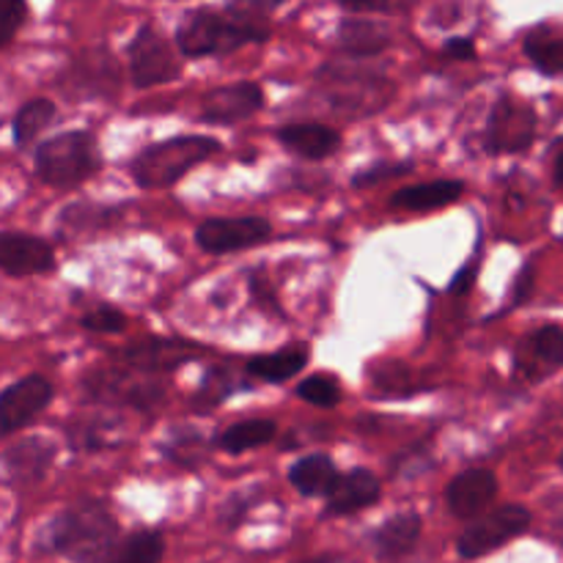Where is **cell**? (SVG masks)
Masks as SVG:
<instances>
[{"instance_id":"cell-1","label":"cell","mask_w":563,"mask_h":563,"mask_svg":"<svg viewBox=\"0 0 563 563\" xmlns=\"http://www.w3.org/2000/svg\"><path fill=\"white\" fill-rule=\"evenodd\" d=\"M275 9V3H229L223 9L201 5L187 11L176 27V49L185 58H209L234 53L242 44H264L269 38L267 14Z\"/></svg>"},{"instance_id":"cell-2","label":"cell","mask_w":563,"mask_h":563,"mask_svg":"<svg viewBox=\"0 0 563 563\" xmlns=\"http://www.w3.org/2000/svg\"><path fill=\"white\" fill-rule=\"evenodd\" d=\"M119 522L99 500H82L58 511L36 539L42 553L64 555L75 563H102L113 553Z\"/></svg>"},{"instance_id":"cell-3","label":"cell","mask_w":563,"mask_h":563,"mask_svg":"<svg viewBox=\"0 0 563 563\" xmlns=\"http://www.w3.org/2000/svg\"><path fill=\"white\" fill-rule=\"evenodd\" d=\"M218 152L220 141L209 135L168 137V141L141 148L130 163V174L135 185L143 187V190H159V187L176 185L187 170L207 163Z\"/></svg>"},{"instance_id":"cell-4","label":"cell","mask_w":563,"mask_h":563,"mask_svg":"<svg viewBox=\"0 0 563 563\" xmlns=\"http://www.w3.org/2000/svg\"><path fill=\"white\" fill-rule=\"evenodd\" d=\"M99 165H102V157H99V143L91 130H71L47 137L33 157L36 176L44 185L53 187L82 185L97 174Z\"/></svg>"},{"instance_id":"cell-5","label":"cell","mask_w":563,"mask_h":563,"mask_svg":"<svg viewBox=\"0 0 563 563\" xmlns=\"http://www.w3.org/2000/svg\"><path fill=\"white\" fill-rule=\"evenodd\" d=\"M317 86L319 93L346 115L379 113V108H385L394 97V86L385 77L339 69L335 64H324L317 71Z\"/></svg>"},{"instance_id":"cell-6","label":"cell","mask_w":563,"mask_h":563,"mask_svg":"<svg viewBox=\"0 0 563 563\" xmlns=\"http://www.w3.org/2000/svg\"><path fill=\"white\" fill-rule=\"evenodd\" d=\"M82 388H86V399L97 405L132 407V410H152L163 401L165 394V385L159 379L137 368H97L88 374Z\"/></svg>"},{"instance_id":"cell-7","label":"cell","mask_w":563,"mask_h":563,"mask_svg":"<svg viewBox=\"0 0 563 563\" xmlns=\"http://www.w3.org/2000/svg\"><path fill=\"white\" fill-rule=\"evenodd\" d=\"M537 141V113L531 104L517 102L509 93H500L493 104L484 124V152L498 157V154H520L528 152Z\"/></svg>"},{"instance_id":"cell-8","label":"cell","mask_w":563,"mask_h":563,"mask_svg":"<svg viewBox=\"0 0 563 563\" xmlns=\"http://www.w3.org/2000/svg\"><path fill=\"white\" fill-rule=\"evenodd\" d=\"M126 53H130V77L135 88L165 86L181 75V60L174 44L152 22H143L137 27Z\"/></svg>"},{"instance_id":"cell-9","label":"cell","mask_w":563,"mask_h":563,"mask_svg":"<svg viewBox=\"0 0 563 563\" xmlns=\"http://www.w3.org/2000/svg\"><path fill=\"white\" fill-rule=\"evenodd\" d=\"M531 520L533 517L526 506H500V509L478 517L471 528H465L462 537L456 539V550H460L462 559H482V555L495 553V550L504 548L506 542H511V539H517L520 533H526L528 528H531Z\"/></svg>"},{"instance_id":"cell-10","label":"cell","mask_w":563,"mask_h":563,"mask_svg":"<svg viewBox=\"0 0 563 563\" xmlns=\"http://www.w3.org/2000/svg\"><path fill=\"white\" fill-rule=\"evenodd\" d=\"M273 236L267 218H209L196 229V242L207 253H236Z\"/></svg>"},{"instance_id":"cell-11","label":"cell","mask_w":563,"mask_h":563,"mask_svg":"<svg viewBox=\"0 0 563 563\" xmlns=\"http://www.w3.org/2000/svg\"><path fill=\"white\" fill-rule=\"evenodd\" d=\"M563 366V328L542 324L517 344L515 374L526 383H542Z\"/></svg>"},{"instance_id":"cell-12","label":"cell","mask_w":563,"mask_h":563,"mask_svg":"<svg viewBox=\"0 0 563 563\" xmlns=\"http://www.w3.org/2000/svg\"><path fill=\"white\" fill-rule=\"evenodd\" d=\"M53 401V383L44 374H27L0 396V432L11 438L33 421Z\"/></svg>"},{"instance_id":"cell-13","label":"cell","mask_w":563,"mask_h":563,"mask_svg":"<svg viewBox=\"0 0 563 563\" xmlns=\"http://www.w3.org/2000/svg\"><path fill=\"white\" fill-rule=\"evenodd\" d=\"M264 108V91L256 82H229V86L209 88L198 104V119L203 124H236L251 119Z\"/></svg>"},{"instance_id":"cell-14","label":"cell","mask_w":563,"mask_h":563,"mask_svg":"<svg viewBox=\"0 0 563 563\" xmlns=\"http://www.w3.org/2000/svg\"><path fill=\"white\" fill-rule=\"evenodd\" d=\"M0 269L11 278L53 273L55 251L42 236L25 234V231H3L0 234Z\"/></svg>"},{"instance_id":"cell-15","label":"cell","mask_w":563,"mask_h":563,"mask_svg":"<svg viewBox=\"0 0 563 563\" xmlns=\"http://www.w3.org/2000/svg\"><path fill=\"white\" fill-rule=\"evenodd\" d=\"M198 355H201V346L181 339H141L121 352V357H124V363H130V368L152 374V377L154 374L174 372V368L196 361Z\"/></svg>"},{"instance_id":"cell-16","label":"cell","mask_w":563,"mask_h":563,"mask_svg":"<svg viewBox=\"0 0 563 563\" xmlns=\"http://www.w3.org/2000/svg\"><path fill=\"white\" fill-rule=\"evenodd\" d=\"M495 498H498V478H495L493 471H484V467L460 473L445 489L451 515L460 517V520L484 517V511H487V506H493Z\"/></svg>"},{"instance_id":"cell-17","label":"cell","mask_w":563,"mask_h":563,"mask_svg":"<svg viewBox=\"0 0 563 563\" xmlns=\"http://www.w3.org/2000/svg\"><path fill=\"white\" fill-rule=\"evenodd\" d=\"M113 88H119V69H115V58L104 47L88 49L69 66L66 91L71 97H110Z\"/></svg>"},{"instance_id":"cell-18","label":"cell","mask_w":563,"mask_h":563,"mask_svg":"<svg viewBox=\"0 0 563 563\" xmlns=\"http://www.w3.org/2000/svg\"><path fill=\"white\" fill-rule=\"evenodd\" d=\"M55 445L47 438H25L3 451V473L9 484H38L53 467Z\"/></svg>"},{"instance_id":"cell-19","label":"cell","mask_w":563,"mask_h":563,"mask_svg":"<svg viewBox=\"0 0 563 563\" xmlns=\"http://www.w3.org/2000/svg\"><path fill=\"white\" fill-rule=\"evenodd\" d=\"M383 495V484L366 467H352V471L341 473L339 482L333 484V489L324 498V511L333 517L352 515V511H361L374 506Z\"/></svg>"},{"instance_id":"cell-20","label":"cell","mask_w":563,"mask_h":563,"mask_svg":"<svg viewBox=\"0 0 563 563\" xmlns=\"http://www.w3.org/2000/svg\"><path fill=\"white\" fill-rule=\"evenodd\" d=\"M394 33L385 22L372 20V16H344L335 31V49L350 58H372L379 55L383 49L390 47Z\"/></svg>"},{"instance_id":"cell-21","label":"cell","mask_w":563,"mask_h":563,"mask_svg":"<svg viewBox=\"0 0 563 563\" xmlns=\"http://www.w3.org/2000/svg\"><path fill=\"white\" fill-rule=\"evenodd\" d=\"M278 143L302 159H328L341 148V132L319 121H297L275 132Z\"/></svg>"},{"instance_id":"cell-22","label":"cell","mask_w":563,"mask_h":563,"mask_svg":"<svg viewBox=\"0 0 563 563\" xmlns=\"http://www.w3.org/2000/svg\"><path fill=\"white\" fill-rule=\"evenodd\" d=\"M465 192V185L460 179H440V181H423V185L401 187L390 196V207L401 209V212H432V209L451 207Z\"/></svg>"},{"instance_id":"cell-23","label":"cell","mask_w":563,"mask_h":563,"mask_svg":"<svg viewBox=\"0 0 563 563\" xmlns=\"http://www.w3.org/2000/svg\"><path fill=\"white\" fill-rule=\"evenodd\" d=\"M418 539H421V517H418L416 511H401V515L388 517V520L374 531L372 548L383 561H396L405 559L407 553H412Z\"/></svg>"},{"instance_id":"cell-24","label":"cell","mask_w":563,"mask_h":563,"mask_svg":"<svg viewBox=\"0 0 563 563\" xmlns=\"http://www.w3.org/2000/svg\"><path fill=\"white\" fill-rule=\"evenodd\" d=\"M311 361V352L306 344H289L284 350L273 352V355H256L245 363L247 377H256L262 383H286L295 374H300L302 368Z\"/></svg>"},{"instance_id":"cell-25","label":"cell","mask_w":563,"mask_h":563,"mask_svg":"<svg viewBox=\"0 0 563 563\" xmlns=\"http://www.w3.org/2000/svg\"><path fill=\"white\" fill-rule=\"evenodd\" d=\"M339 476V467L328 454H308L289 467V484L308 498H319V495L328 498Z\"/></svg>"},{"instance_id":"cell-26","label":"cell","mask_w":563,"mask_h":563,"mask_svg":"<svg viewBox=\"0 0 563 563\" xmlns=\"http://www.w3.org/2000/svg\"><path fill=\"white\" fill-rule=\"evenodd\" d=\"M522 49L542 75H563V27L542 22L528 31Z\"/></svg>"},{"instance_id":"cell-27","label":"cell","mask_w":563,"mask_h":563,"mask_svg":"<svg viewBox=\"0 0 563 563\" xmlns=\"http://www.w3.org/2000/svg\"><path fill=\"white\" fill-rule=\"evenodd\" d=\"M275 434H278V423L275 421H269V418H247V421H240L225 429V432H220L214 445L223 449L225 454H245V451L273 443Z\"/></svg>"},{"instance_id":"cell-28","label":"cell","mask_w":563,"mask_h":563,"mask_svg":"<svg viewBox=\"0 0 563 563\" xmlns=\"http://www.w3.org/2000/svg\"><path fill=\"white\" fill-rule=\"evenodd\" d=\"M55 121V104L49 99H31L16 110L14 121H11V135H14V146L25 148L47 130Z\"/></svg>"},{"instance_id":"cell-29","label":"cell","mask_w":563,"mask_h":563,"mask_svg":"<svg viewBox=\"0 0 563 563\" xmlns=\"http://www.w3.org/2000/svg\"><path fill=\"white\" fill-rule=\"evenodd\" d=\"M165 555V539L157 531H137L115 544L102 563H159Z\"/></svg>"},{"instance_id":"cell-30","label":"cell","mask_w":563,"mask_h":563,"mask_svg":"<svg viewBox=\"0 0 563 563\" xmlns=\"http://www.w3.org/2000/svg\"><path fill=\"white\" fill-rule=\"evenodd\" d=\"M163 454L165 460L174 462V465L181 467H198L201 465L203 454H207V443H203V434L196 432V429H174L168 438L163 440Z\"/></svg>"},{"instance_id":"cell-31","label":"cell","mask_w":563,"mask_h":563,"mask_svg":"<svg viewBox=\"0 0 563 563\" xmlns=\"http://www.w3.org/2000/svg\"><path fill=\"white\" fill-rule=\"evenodd\" d=\"M236 388H240V383L234 379V374L225 372V368H212V372H207V377H203L201 388L196 390L192 405H196L198 410H212V407L223 405Z\"/></svg>"},{"instance_id":"cell-32","label":"cell","mask_w":563,"mask_h":563,"mask_svg":"<svg viewBox=\"0 0 563 563\" xmlns=\"http://www.w3.org/2000/svg\"><path fill=\"white\" fill-rule=\"evenodd\" d=\"M297 396H300L302 401H308V405L330 410V407H335L341 401V385L339 379L330 377V374H313V377L302 379V383L297 385Z\"/></svg>"},{"instance_id":"cell-33","label":"cell","mask_w":563,"mask_h":563,"mask_svg":"<svg viewBox=\"0 0 563 563\" xmlns=\"http://www.w3.org/2000/svg\"><path fill=\"white\" fill-rule=\"evenodd\" d=\"M71 445L82 451H99L104 445L115 443V434H113V423H104L99 418H88V421H77L71 427Z\"/></svg>"},{"instance_id":"cell-34","label":"cell","mask_w":563,"mask_h":563,"mask_svg":"<svg viewBox=\"0 0 563 563\" xmlns=\"http://www.w3.org/2000/svg\"><path fill=\"white\" fill-rule=\"evenodd\" d=\"M113 214H115V209L93 207V203H75V207H69L60 212V225H64V229H71V231L99 229V225H108Z\"/></svg>"},{"instance_id":"cell-35","label":"cell","mask_w":563,"mask_h":563,"mask_svg":"<svg viewBox=\"0 0 563 563\" xmlns=\"http://www.w3.org/2000/svg\"><path fill=\"white\" fill-rule=\"evenodd\" d=\"M80 328L88 333H121L126 328V317L113 306H97L82 313Z\"/></svg>"},{"instance_id":"cell-36","label":"cell","mask_w":563,"mask_h":563,"mask_svg":"<svg viewBox=\"0 0 563 563\" xmlns=\"http://www.w3.org/2000/svg\"><path fill=\"white\" fill-rule=\"evenodd\" d=\"M258 498V489H251V493H234L223 506H220L218 520L223 522L225 531H236L242 526V520L247 517V511L253 509Z\"/></svg>"},{"instance_id":"cell-37","label":"cell","mask_w":563,"mask_h":563,"mask_svg":"<svg viewBox=\"0 0 563 563\" xmlns=\"http://www.w3.org/2000/svg\"><path fill=\"white\" fill-rule=\"evenodd\" d=\"M410 170H412V163H377V165H372V168H366V170H361V174L352 176V187L363 190V187L379 185V181H388V179H394V176L410 174Z\"/></svg>"},{"instance_id":"cell-38","label":"cell","mask_w":563,"mask_h":563,"mask_svg":"<svg viewBox=\"0 0 563 563\" xmlns=\"http://www.w3.org/2000/svg\"><path fill=\"white\" fill-rule=\"evenodd\" d=\"M25 20H27V5L22 3V0H9L3 14H0V47H9L11 38L16 36V31L25 25Z\"/></svg>"},{"instance_id":"cell-39","label":"cell","mask_w":563,"mask_h":563,"mask_svg":"<svg viewBox=\"0 0 563 563\" xmlns=\"http://www.w3.org/2000/svg\"><path fill=\"white\" fill-rule=\"evenodd\" d=\"M443 53L445 58L454 60H476V44L467 36H451L449 42L443 44Z\"/></svg>"},{"instance_id":"cell-40","label":"cell","mask_w":563,"mask_h":563,"mask_svg":"<svg viewBox=\"0 0 563 563\" xmlns=\"http://www.w3.org/2000/svg\"><path fill=\"white\" fill-rule=\"evenodd\" d=\"M531 291H533V264H526V267H522V273L517 275V280H515V291H511L509 308H517L520 302H526L528 297H531Z\"/></svg>"},{"instance_id":"cell-41","label":"cell","mask_w":563,"mask_h":563,"mask_svg":"<svg viewBox=\"0 0 563 563\" xmlns=\"http://www.w3.org/2000/svg\"><path fill=\"white\" fill-rule=\"evenodd\" d=\"M476 275H478V262L473 258V262L467 264L462 273H456V278L451 280V286H449L451 295H467V291H471V286H473V280H476Z\"/></svg>"},{"instance_id":"cell-42","label":"cell","mask_w":563,"mask_h":563,"mask_svg":"<svg viewBox=\"0 0 563 563\" xmlns=\"http://www.w3.org/2000/svg\"><path fill=\"white\" fill-rule=\"evenodd\" d=\"M553 179H555V185L563 187V152L555 154V163H553Z\"/></svg>"},{"instance_id":"cell-43","label":"cell","mask_w":563,"mask_h":563,"mask_svg":"<svg viewBox=\"0 0 563 563\" xmlns=\"http://www.w3.org/2000/svg\"><path fill=\"white\" fill-rule=\"evenodd\" d=\"M555 531H559V537L563 539V509L559 511V520H555Z\"/></svg>"},{"instance_id":"cell-44","label":"cell","mask_w":563,"mask_h":563,"mask_svg":"<svg viewBox=\"0 0 563 563\" xmlns=\"http://www.w3.org/2000/svg\"><path fill=\"white\" fill-rule=\"evenodd\" d=\"M308 563H339L335 559H319V561H308Z\"/></svg>"},{"instance_id":"cell-45","label":"cell","mask_w":563,"mask_h":563,"mask_svg":"<svg viewBox=\"0 0 563 563\" xmlns=\"http://www.w3.org/2000/svg\"><path fill=\"white\" fill-rule=\"evenodd\" d=\"M561 467H563V454H561Z\"/></svg>"}]
</instances>
